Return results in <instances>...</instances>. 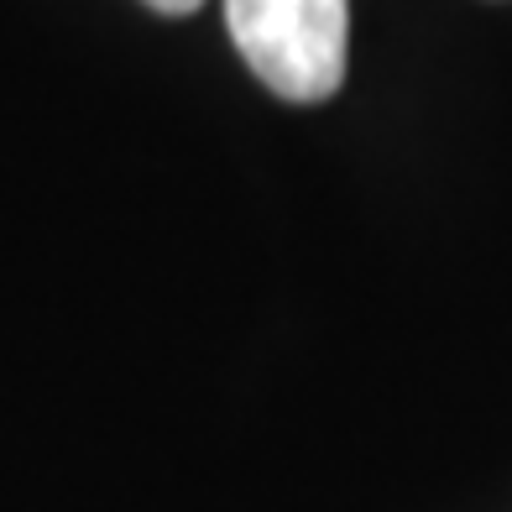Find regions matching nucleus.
Wrapping results in <instances>:
<instances>
[{"label": "nucleus", "mask_w": 512, "mask_h": 512, "mask_svg": "<svg viewBox=\"0 0 512 512\" xmlns=\"http://www.w3.org/2000/svg\"><path fill=\"white\" fill-rule=\"evenodd\" d=\"M225 21L251 74L272 95L319 105L340 89L351 42L345 0H225Z\"/></svg>", "instance_id": "nucleus-1"}, {"label": "nucleus", "mask_w": 512, "mask_h": 512, "mask_svg": "<svg viewBox=\"0 0 512 512\" xmlns=\"http://www.w3.org/2000/svg\"><path fill=\"white\" fill-rule=\"evenodd\" d=\"M147 6H157V11H168V16H189L199 0H147Z\"/></svg>", "instance_id": "nucleus-2"}]
</instances>
